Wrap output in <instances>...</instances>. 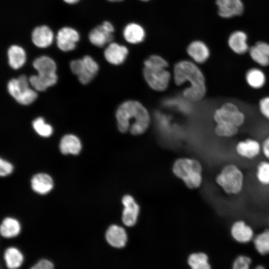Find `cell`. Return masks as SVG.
I'll return each mask as SVG.
<instances>
[{
  "label": "cell",
  "instance_id": "obj_2",
  "mask_svg": "<svg viewBox=\"0 0 269 269\" xmlns=\"http://www.w3.org/2000/svg\"><path fill=\"white\" fill-rule=\"evenodd\" d=\"M174 80L178 86L186 81L190 83V86L183 90V94L191 101H199L206 94L204 76L199 67L191 61L183 60L175 65Z\"/></svg>",
  "mask_w": 269,
  "mask_h": 269
},
{
  "label": "cell",
  "instance_id": "obj_33",
  "mask_svg": "<svg viewBox=\"0 0 269 269\" xmlns=\"http://www.w3.org/2000/svg\"><path fill=\"white\" fill-rule=\"evenodd\" d=\"M252 260L245 255H240L234 260L232 269H266L262 265H257L252 268Z\"/></svg>",
  "mask_w": 269,
  "mask_h": 269
},
{
  "label": "cell",
  "instance_id": "obj_35",
  "mask_svg": "<svg viewBox=\"0 0 269 269\" xmlns=\"http://www.w3.org/2000/svg\"><path fill=\"white\" fill-rule=\"evenodd\" d=\"M32 126L35 132L40 136L48 137L52 134V127L46 124L44 120L41 117L37 118L33 121Z\"/></svg>",
  "mask_w": 269,
  "mask_h": 269
},
{
  "label": "cell",
  "instance_id": "obj_41",
  "mask_svg": "<svg viewBox=\"0 0 269 269\" xmlns=\"http://www.w3.org/2000/svg\"><path fill=\"white\" fill-rule=\"evenodd\" d=\"M101 25L102 26L110 32L114 33L115 31L113 25L109 21H104Z\"/></svg>",
  "mask_w": 269,
  "mask_h": 269
},
{
  "label": "cell",
  "instance_id": "obj_10",
  "mask_svg": "<svg viewBox=\"0 0 269 269\" xmlns=\"http://www.w3.org/2000/svg\"><path fill=\"white\" fill-rule=\"evenodd\" d=\"M235 149L239 156L248 160L257 158L262 153L261 143L252 138L239 141L236 144Z\"/></svg>",
  "mask_w": 269,
  "mask_h": 269
},
{
  "label": "cell",
  "instance_id": "obj_23",
  "mask_svg": "<svg viewBox=\"0 0 269 269\" xmlns=\"http://www.w3.org/2000/svg\"><path fill=\"white\" fill-rule=\"evenodd\" d=\"M60 149L64 154H78L81 149V143L79 139L73 134L64 135L60 142Z\"/></svg>",
  "mask_w": 269,
  "mask_h": 269
},
{
  "label": "cell",
  "instance_id": "obj_37",
  "mask_svg": "<svg viewBox=\"0 0 269 269\" xmlns=\"http://www.w3.org/2000/svg\"><path fill=\"white\" fill-rule=\"evenodd\" d=\"M13 166L9 162L0 159V174L1 176H6L11 173Z\"/></svg>",
  "mask_w": 269,
  "mask_h": 269
},
{
  "label": "cell",
  "instance_id": "obj_6",
  "mask_svg": "<svg viewBox=\"0 0 269 269\" xmlns=\"http://www.w3.org/2000/svg\"><path fill=\"white\" fill-rule=\"evenodd\" d=\"M29 80L25 75H21L17 79H12L7 84L8 92L18 103L29 105L36 100L37 95L29 88Z\"/></svg>",
  "mask_w": 269,
  "mask_h": 269
},
{
  "label": "cell",
  "instance_id": "obj_40",
  "mask_svg": "<svg viewBox=\"0 0 269 269\" xmlns=\"http://www.w3.org/2000/svg\"><path fill=\"white\" fill-rule=\"evenodd\" d=\"M255 45L269 57V44L263 41L257 42Z\"/></svg>",
  "mask_w": 269,
  "mask_h": 269
},
{
  "label": "cell",
  "instance_id": "obj_13",
  "mask_svg": "<svg viewBox=\"0 0 269 269\" xmlns=\"http://www.w3.org/2000/svg\"><path fill=\"white\" fill-rule=\"evenodd\" d=\"M105 237L109 245L118 249L125 247L128 241V235L126 230L117 225H112L108 228Z\"/></svg>",
  "mask_w": 269,
  "mask_h": 269
},
{
  "label": "cell",
  "instance_id": "obj_26",
  "mask_svg": "<svg viewBox=\"0 0 269 269\" xmlns=\"http://www.w3.org/2000/svg\"><path fill=\"white\" fill-rule=\"evenodd\" d=\"M252 243L260 255H269V228H266L256 234Z\"/></svg>",
  "mask_w": 269,
  "mask_h": 269
},
{
  "label": "cell",
  "instance_id": "obj_20",
  "mask_svg": "<svg viewBox=\"0 0 269 269\" xmlns=\"http://www.w3.org/2000/svg\"><path fill=\"white\" fill-rule=\"evenodd\" d=\"M125 39L131 44H137L143 41L145 32L144 28L139 24L132 22L128 24L123 30Z\"/></svg>",
  "mask_w": 269,
  "mask_h": 269
},
{
  "label": "cell",
  "instance_id": "obj_21",
  "mask_svg": "<svg viewBox=\"0 0 269 269\" xmlns=\"http://www.w3.org/2000/svg\"><path fill=\"white\" fill-rule=\"evenodd\" d=\"M31 182L32 189L40 194L47 193L52 189L53 185L51 177L45 173L34 175Z\"/></svg>",
  "mask_w": 269,
  "mask_h": 269
},
{
  "label": "cell",
  "instance_id": "obj_44",
  "mask_svg": "<svg viewBox=\"0 0 269 269\" xmlns=\"http://www.w3.org/2000/svg\"><path fill=\"white\" fill-rule=\"evenodd\" d=\"M142 0V1H147V0Z\"/></svg>",
  "mask_w": 269,
  "mask_h": 269
},
{
  "label": "cell",
  "instance_id": "obj_43",
  "mask_svg": "<svg viewBox=\"0 0 269 269\" xmlns=\"http://www.w3.org/2000/svg\"><path fill=\"white\" fill-rule=\"evenodd\" d=\"M107 0L111 1V2H118V1H122L123 0Z\"/></svg>",
  "mask_w": 269,
  "mask_h": 269
},
{
  "label": "cell",
  "instance_id": "obj_7",
  "mask_svg": "<svg viewBox=\"0 0 269 269\" xmlns=\"http://www.w3.org/2000/svg\"><path fill=\"white\" fill-rule=\"evenodd\" d=\"M213 119L216 123H227L239 128L244 124L245 116L237 105L227 102L215 111Z\"/></svg>",
  "mask_w": 269,
  "mask_h": 269
},
{
  "label": "cell",
  "instance_id": "obj_18",
  "mask_svg": "<svg viewBox=\"0 0 269 269\" xmlns=\"http://www.w3.org/2000/svg\"><path fill=\"white\" fill-rule=\"evenodd\" d=\"M189 55L198 63L205 62L210 56V50L205 43L199 40L194 41L187 47Z\"/></svg>",
  "mask_w": 269,
  "mask_h": 269
},
{
  "label": "cell",
  "instance_id": "obj_11",
  "mask_svg": "<svg viewBox=\"0 0 269 269\" xmlns=\"http://www.w3.org/2000/svg\"><path fill=\"white\" fill-rule=\"evenodd\" d=\"M122 202L124 207L122 213V221L126 226L133 227L137 222L139 206L134 197L130 195L124 196Z\"/></svg>",
  "mask_w": 269,
  "mask_h": 269
},
{
  "label": "cell",
  "instance_id": "obj_39",
  "mask_svg": "<svg viewBox=\"0 0 269 269\" xmlns=\"http://www.w3.org/2000/svg\"><path fill=\"white\" fill-rule=\"evenodd\" d=\"M261 149L265 158L269 160V135L266 137L261 143Z\"/></svg>",
  "mask_w": 269,
  "mask_h": 269
},
{
  "label": "cell",
  "instance_id": "obj_15",
  "mask_svg": "<svg viewBox=\"0 0 269 269\" xmlns=\"http://www.w3.org/2000/svg\"><path fill=\"white\" fill-rule=\"evenodd\" d=\"M218 13L223 18L241 15L244 10L241 0H216Z\"/></svg>",
  "mask_w": 269,
  "mask_h": 269
},
{
  "label": "cell",
  "instance_id": "obj_38",
  "mask_svg": "<svg viewBox=\"0 0 269 269\" xmlns=\"http://www.w3.org/2000/svg\"><path fill=\"white\" fill-rule=\"evenodd\" d=\"M54 265L50 261L42 259L33 265L30 269H54Z\"/></svg>",
  "mask_w": 269,
  "mask_h": 269
},
{
  "label": "cell",
  "instance_id": "obj_1",
  "mask_svg": "<svg viewBox=\"0 0 269 269\" xmlns=\"http://www.w3.org/2000/svg\"><path fill=\"white\" fill-rule=\"evenodd\" d=\"M116 117L120 132L126 133L129 131L135 135L144 133L150 120L145 108L139 102L133 100L122 103L117 110Z\"/></svg>",
  "mask_w": 269,
  "mask_h": 269
},
{
  "label": "cell",
  "instance_id": "obj_34",
  "mask_svg": "<svg viewBox=\"0 0 269 269\" xmlns=\"http://www.w3.org/2000/svg\"><path fill=\"white\" fill-rule=\"evenodd\" d=\"M249 52L251 59L262 67L269 65V57L259 49L255 45L249 48Z\"/></svg>",
  "mask_w": 269,
  "mask_h": 269
},
{
  "label": "cell",
  "instance_id": "obj_9",
  "mask_svg": "<svg viewBox=\"0 0 269 269\" xmlns=\"http://www.w3.org/2000/svg\"><path fill=\"white\" fill-rule=\"evenodd\" d=\"M80 37V34L76 29L65 26L57 31L56 36V44L61 51H70L76 48Z\"/></svg>",
  "mask_w": 269,
  "mask_h": 269
},
{
  "label": "cell",
  "instance_id": "obj_24",
  "mask_svg": "<svg viewBox=\"0 0 269 269\" xmlns=\"http://www.w3.org/2000/svg\"><path fill=\"white\" fill-rule=\"evenodd\" d=\"M245 80L247 84L254 89L263 88L266 83V76L261 69L254 67L249 69L246 73Z\"/></svg>",
  "mask_w": 269,
  "mask_h": 269
},
{
  "label": "cell",
  "instance_id": "obj_27",
  "mask_svg": "<svg viewBox=\"0 0 269 269\" xmlns=\"http://www.w3.org/2000/svg\"><path fill=\"white\" fill-rule=\"evenodd\" d=\"M57 80L56 73L46 76L39 74L32 75L29 78L30 85L39 91H45L48 87L55 84Z\"/></svg>",
  "mask_w": 269,
  "mask_h": 269
},
{
  "label": "cell",
  "instance_id": "obj_29",
  "mask_svg": "<svg viewBox=\"0 0 269 269\" xmlns=\"http://www.w3.org/2000/svg\"><path fill=\"white\" fill-rule=\"evenodd\" d=\"M4 258L6 266L9 269L18 268L23 261V257L21 253L14 247L9 248L5 250Z\"/></svg>",
  "mask_w": 269,
  "mask_h": 269
},
{
  "label": "cell",
  "instance_id": "obj_31",
  "mask_svg": "<svg viewBox=\"0 0 269 269\" xmlns=\"http://www.w3.org/2000/svg\"><path fill=\"white\" fill-rule=\"evenodd\" d=\"M256 178L261 185L269 186V160H263L258 163L256 169Z\"/></svg>",
  "mask_w": 269,
  "mask_h": 269
},
{
  "label": "cell",
  "instance_id": "obj_28",
  "mask_svg": "<svg viewBox=\"0 0 269 269\" xmlns=\"http://www.w3.org/2000/svg\"><path fill=\"white\" fill-rule=\"evenodd\" d=\"M191 269H212L208 255L204 252L191 254L187 259Z\"/></svg>",
  "mask_w": 269,
  "mask_h": 269
},
{
  "label": "cell",
  "instance_id": "obj_3",
  "mask_svg": "<svg viewBox=\"0 0 269 269\" xmlns=\"http://www.w3.org/2000/svg\"><path fill=\"white\" fill-rule=\"evenodd\" d=\"M168 63L158 55H151L144 62L143 76L148 85L157 91H164L168 87L170 74L165 69Z\"/></svg>",
  "mask_w": 269,
  "mask_h": 269
},
{
  "label": "cell",
  "instance_id": "obj_5",
  "mask_svg": "<svg viewBox=\"0 0 269 269\" xmlns=\"http://www.w3.org/2000/svg\"><path fill=\"white\" fill-rule=\"evenodd\" d=\"M172 171L190 189L198 188L202 183L203 168L200 161L197 159L189 158L177 159L173 165Z\"/></svg>",
  "mask_w": 269,
  "mask_h": 269
},
{
  "label": "cell",
  "instance_id": "obj_8",
  "mask_svg": "<svg viewBox=\"0 0 269 269\" xmlns=\"http://www.w3.org/2000/svg\"><path fill=\"white\" fill-rule=\"evenodd\" d=\"M229 234L233 240L240 244L251 243L256 234L253 228L243 219H238L232 223Z\"/></svg>",
  "mask_w": 269,
  "mask_h": 269
},
{
  "label": "cell",
  "instance_id": "obj_32",
  "mask_svg": "<svg viewBox=\"0 0 269 269\" xmlns=\"http://www.w3.org/2000/svg\"><path fill=\"white\" fill-rule=\"evenodd\" d=\"M214 132L220 137L229 138L236 135L239 132V127L227 123H216Z\"/></svg>",
  "mask_w": 269,
  "mask_h": 269
},
{
  "label": "cell",
  "instance_id": "obj_17",
  "mask_svg": "<svg viewBox=\"0 0 269 269\" xmlns=\"http://www.w3.org/2000/svg\"><path fill=\"white\" fill-rule=\"evenodd\" d=\"M82 61V68L78 77L81 83L86 84L89 83L95 77L98 71L99 66L93 58L89 55L83 57Z\"/></svg>",
  "mask_w": 269,
  "mask_h": 269
},
{
  "label": "cell",
  "instance_id": "obj_25",
  "mask_svg": "<svg viewBox=\"0 0 269 269\" xmlns=\"http://www.w3.org/2000/svg\"><path fill=\"white\" fill-rule=\"evenodd\" d=\"M33 66L39 75L46 76L56 73L55 62L47 56H42L36 58L33 62Z\"/></svg>",
  "mask_w": 269,
  "mask_h": 269
},
{
  "label": "cell",
  "instance_id": "obj_30",
  "mask_svg": "<svg viewBox=\"0 0 269 269\" xmlns=\"http://www.w3.org/2000/svg\"><path fill=\"white\" fill-rule=\"evenodd\" d=\"M20 231L19 222L11 218L4 219L0 226V234L5 238H12L16 236Z\"/></svg>",
  "mask_w": 269,
  "mask_h": 269
},
{
  "label": "cell",
  "instance_id": "obj_14",
  "mask_svg": "<svg viewBox=\"0 0 269 269\" xmlns=\"http://www.w3.org/2000/svg\"><path fill=\"white\" fill-rule=\"evenodd\" d=\"M128 52V49L125 46L112 42L105 49L104 56L110 63L117 65L125 61Z\"/></svg>",
  "mask_w": 269,
  "mask_h": 269
},
{
  "label": "cell",
  "instance_id": "obj_42",
  "mask_svg": "<svg viewBox=\"0 0 269 269\" xmlns=\"http://www.w3.org/2000/svg\"><path fill=\"white\" fill-rule=\"evenodd\" d=\"M64 2L68 4H75L79 2L80 0H62Z\"/></svg>",
  "mask_w": 269,
  "mask_h": 269
},
{
  "label": "cell",
  "instance_id": "obj_19",
  "mask_svg": "<svg viewBox=\"0 0 269 269\" xmlns=\"http://www.w3.org/2000/svg\"><path fill=\"white\" fill-rule=\"evenodd\" d=\"M247 36L241 31H237L232 33L228 40L230 49L235 53L242 55L249 50L247 43Z\"/></svg>",
  "mask_w": 269,
  "mask_h": 269
},
{
  "label": "cell",
  "instance_id": "obj_36",
  "mask_svg": "<svg viewBox=\"0 0 269 269\" xmlns=\"http://www.w3.org/2000/svg\"><path fill=\"white\" fill-rule=\"evenodd\" d=\"M259 109L262 115L269 120V96L264 97L260 99Z\"/></svg>",
  "mask_w": 269,
  "mask_h": 269
},
{
  "label": "cell",
  "instance_id": "obj_16",
  "mask_svg": "<svg viewBox=\"0 0 269 269\" xmlns=\"http://www.w3.org/2000/svg\"><path fill=\"white\" fill-rule=\"evenodd\" d=\"M88 38L90 42L94 45L102 47L112 42L114 39V35L113 33L107 31L100 24L90 31Z\"/></svg>",
  "mask_w": 269,
  "mask_h": 269
},
{
  "label": "cell",
  "instance_id": "obj_22",
  "mask_svg": "<svg viewBox=\"0 0 269 269\" xmlns=\"http://www.w3.org/2000/svg\"><path fill=\"white\" fill-rule=\"evenodd\" d=\"M7 56L8 63L14 69L21 67L26 61V53L24 49L17 45H12L8 48Z\"/></svg>",
  "mask_w": 269,
  "mask_h": 269
},
{
  "label": "cell",
  "instance_id": "obj_12",
  "mask_svg": "<svg viewBox=\"0 0 269 269\" xmlns=\"http://www.w3.org/2000/svg\"><path fill=\"white\" fill-rule=\"evenodd\" d=\"M33 43L37 47L45 48L50 46L54 38L52 29L47 25L36 26L31 34Z\"/></svg>",
  "mask_w": 269,
  "mask_h": 269
},
{
  "label": "cell",
  "instance_id": "obj_4",
  "mask_svg": "<svg viewBox=\"0 0 269 269\" xmlns=\"http://www.w3.org/2000/svg\"><path fill=\"white\" fill-rule=\"evenodd\" d=\"M215 181L226 194L237 195L243 190L245 175L238 166L231 163L222 167L216 174Z\"/></svg>",
  "mask_w": 269,
  "mask_h": 269
}]
</instances>
